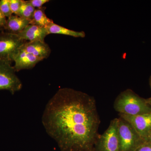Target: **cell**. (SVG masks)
Segmentation results:
<instances>
[{
	"mask_svg": "<svg viewBox=\"0 0 151 151\" xmlns=\"http://www.w3.org/2000/svg\"><path fill=\"white\" fill-rule=\"evenodd\" d=\"M146 100H147V103H148L149 105L151 106V97L146 99Z\"/></svg>",
	"mask_w": 151,
	"mask_h": 151,
	"instance_id": "21",
	"label": "cell"
},
{
	"mask_svg": "<svg viewBox=\"0 0 151 151\" xmlns=\"http://www.w3.org/2000/svg\"><path fill=\"white\" fill-rule=\"evenodd\" d=\"M7 18L4 16L0 10V30H4Z\"/></svg>",
	"mask_w": 151,
	"mask_h": 151,
	"instance_id": "18",
	"label": "cell"
},
{
	"mask_svg": "<svg viewBox=\"0 0 151 151\" xmlns=\"http://www.w3.org/2000/svg\"><path fill=\"white\" fill-rule=\"evenodd\" d=\"M11 63L7 60H0V90H7L14 94L22 89V84Z\"/></svg>",
	"mask_w": 151,
	"mask_h": 151,
	"instance_id": "5",
	"label": "cell"
},
{
	"mask_svg": "<svg viewBox=\"0 0 151 151\" xmlns=\"http://www.w3.org/2000/svg\"><path fill=\"white\" fill-rule=\"evenodd\" d=\"M42 122L60 151H94L100 135L94 97L71 88L58 89L49 100Z\"/></svg>",
	"mask_w": 151,
	"mask_h": 151,
	"instance_id": "1",
	"label": "cell"
},
{
	"mask_svg": "<svg viewBox=\"0 0 151 151\" xmlns=\"http://www.w3.org/2000/svg\"><path fill=\"white\" fill-rule=\"evenodd\" d=\"M17 35L0 31V60L13 62L14 57L25 42Z\"/></svg>",
	"mask_w": 151,
	"mask_h": 151,
	"instance_id": "6",
	"label": "cell"
},
{
	"mask_svg": "<svg viewBox=\"0 0 151 151\" xmlns=\"http://www.w3.org/2000/svg\"><path fill=\"white\" fill-rule=\"evenodd\" d=\"M48 35L45 27L31 24H29L17 35L22 40L29 42L45 41V38Z\"/></svg>",
	"mask_w": 151,
	"mask_h": 151,
	"instance_id": "10",
	"label": "cell"
},
{
	"mask_svg": "<svg viewBox=\"0 0 151 151\" xmlns=\"http://www.w3.org/2000/svg\"><path fill=\"white\" fill-rule=\"evenodd\" d=\"M135 151H151V144L145 143Z\"/></svg>",
	"mask_w": 151,
	"mask_h": 151,
	"instance_id": "19",
	"label": "cell"
},
{
	"mask_svg": "<svg viewBox=\"0 0 151 151\" xmlns=\"http://www.w3.org/2000/svg\"><path fill=\"white\" fill-rule=\"evenodd\" d=\"M30 21L17 15H12L7 19L4 31L17 35L29 24Z\"/></svg>",
	"mask_w": 151,
	"mask_h": 151,
	"instance_id": "11",
	"label": "cell"
},
{
	"mask_svg": "<svg viewBox=\"0 0 151 151\" xmlns=\"http://www.w3.org/2000/svg\"><path fill=\"white\" fill-rule=\"evenodd\" d=\"M48 35L51 34L63 35L74 37L84 38L86 36L85 33L83 31H76L68 29L59 25L54 23V22L51 23L45 27Z\"/></svg>",
	"mask_w": 151,
	"mask_h": 151,
	"instance_id": "12",
	"label": "cell"
},
{
	"mask_svg": "<svg viewBox=\"0 0 151 151\" xmlns=\"http://www.w3.org/2000/svg\"><path fill=\"white\" fill-rule=\"evenodd\" d=\"M41 60V59L21 48L14 57V65L13 66L16 72H18L20 70L32 69Z\"/></svg>",
	"mask_w": 151,
	"mask_h": 151,
	"instance_id": "8",
	"label": "cell"
},
{
	"mask_svg": "<svg viewBox=\"0 0 151 151\" xmlns=\"http://www.w3.org/2000/svg\"><path fill=\"white\" fill-rule=\"evenodd\" d=\"M28 1L35 9L42 7L44 4L50 1L49 0H29Z\"/></svg>",
	"mask_w": 151,
	"mask_h": 151,
	"instance_id": "17",
	"label": "cell"
},
{
	"mask_svg": "<svg viewBox=\"0 0 151 151\" xmlns=\"http://www.w3.org/2000/svg\"><path fill=\"white\" fill-rule=\"evenodd\" d=\"M45 7L36 9L29 24L35 25L41 27H45L53 22V21L47 17L45 14Z\"/></svg>",
	"mask_w": 151,
	"mask_h": 151,
	"instance_id": "13",
	"label": "cell"
},
{
	"mask_svg": "<svg viewBox=\"0 0 151 151\" xmlns=\"http://www.w3.org/2000/svg\"><path fill=\"white\" fill-rule=\"evenodd\" d=\"M35 9L28 1H23L18 16L30 21Z\"/></svg>",
	"mask_w": 151,
	"mask_h": 151,
	"instance_id": "14",
	"label": "cell"
},
{
	"mask_svg": "<svg viewBox=\"0 0 151 151\" xmlns=\"http://www.w3.org/2000/svg\"><path fill=\"white\" fill-rule=\"evenodd\" d=\"M146 143H150L151 144V132H150V134L148 137H147L145 139Z\"/></svg>",
	"mask_w": 151,
	"mask_h": 151,
	"instance_id": "20",
	"label": "cell"
},
{
	"mask_svg": "<svg viewBox=\"0 0 151 151\" xmlns=\"http://www.w3.org/2000/svg\"><path fill=\"white\" fill-rule=\"evenodd\" d=\"M23 1V0H9L10 6L13 14L18 16Z\"/></svg>",
	"mask_w": 151,
	"mask_h": 151,
	"instance_id": "16",
	"label": "cell"
},
{
	"mask_svg": "<svg viewBox=\"0 0 151 151\" xmlns=\"http://www.w3.org/2000/svg\"><path fill=\"white\" fill-rule=\"evenodd\" d=\"M21 48L42 60L47 58L51 53L50 47L45 41L25 42Z\"/></svg>",
	"mask_w": 151,
	"mask_h": 151,
	"instance_id": "9",
	"label": "cell"
},
{
	"mask_svg": "<svg viewBox=\"0 0 151 151\" xmlns=\"http://www.w3.org/2000/svg\"><path fill=\"white\" fill-rule=\"evenodd\" d=\"M115 111L121 114L137 116L151 113V106L131 89L120 93L114 102Z\"/></svg>",
	"mask_w": 151,
	"mask_h": 151,
	"instance_id": "2",
	"label": "cell"
},
{
	"mask_svg": "<svg viewBox=\"0 0 151 151\" xmlns=\"http://www.w3.org/2000/svg\"><path fill=\"white\" fill-rule=\"evenodd\" d=\"M150 86L151 89V75L150 76Z\"/></svg>",
	"mask_w": 151,
	"mask_h": 151,
	"instance_id": "22",
	"label": "cell"
},
{
	"mask_svg": "<svg viewBox=\"0 0 151 151\" xmlns=\"http://www.w3.org/2000/svg\"><path fill=\"white\" fill-rule=\"evenodd\" d=\"M119 118L111 121L108 129L97 139L94 151H119Z\"/></svg>",
	"mask_w": 151,
	"mask_h": 151,
	"instance_id": "4",
	"label": "cell"
},
{
	"mask_svg": "<svg viewBox=\"0 0 151 151\" xmlns=\"http://www.w3.org/2000/svg\"><path fill=\"white\" fill-rule=\"evenodd\" d=\"M0 10L6 18L13 15L10 6L9 0L0 1Z\"/></svg>",
	"mask_w": 151,
	"mask_h": 151,
	"instance_id": "15",
	"label": "cell"
},
{
	"mask_svg": "<svg viewBox=\"0 0 151 151\" xmlns=\"http://www.w3.org/2000/svg\"></svg>",
	"mask_w": 151,
	"mask_h": 151,
	"instance_id": "24",
	"label": "cell"
},
{
	"mask_svg": "<svg viewBox=\"0 0 151 151\" xmlns=\"http://www.w3.org/2000/svg\"><path fill=\"white\" fill-rule=\"evenodd\" d=\"M119 116L129 122L141 137L145 141L151 132V113L137 116L119 113Z\"/></svg>",
	"mask_w": 151,
	"mask_h": 151,
	"instance_id": "7",
	"label": "cell"
},
{
	"mask_svg": "<svg viewBox=\"0 0 151 151\" xmlns=\"http://www.w3.org/2000/svg\"><path fill=\"white\" fill-rule=\"evenodd\" d=\"M3 31V30H0V31Z\"/></svg>",
	"mask_w": 151,
	"mask_h": 151,
	"instance_id": "23",
	"label": "cell"
},
{
	"mask_svg": "<svg viewBox=\"0 0 151 151\" xmlns=\"http://www.w3.org/2000/svg\"><path fill=\"white\" fill-rule=\"evenodd\" d=\"M118 136L119 151H135L146 143L126 120L119 117Z\"/></svg>",
	"mask_w": 151,
	"mask_h": 151,
	"instance_id": "3",
	"label": "cell"
}]
</instances>
